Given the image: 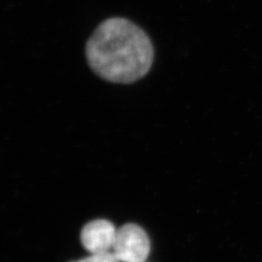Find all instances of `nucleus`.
<instances>
[{
  "label": "nucleus",
  "instance_id": "20e7f679",
  "mask_svg": "<svg viewBox=\"0 0 262 262\" xmlns=\"http://www.w3.org/2000/svg\"><path fill=\"white\" fill-rule=\"evenodd\" d=\"M77 262H121L113 252L102 253H92L90 256Z\"/></svg>",
  "mask_w": 262,
  "mask_h": 262
},
{
  "label": "nucleus",
  "instance_id": "f257e3e1",
  "mask_svg": "<svg viewBox=\"0 0 262 262\" xmlns=\"http://www.w3.org/2000/svg\"><path fill=\"white\" fill-rule=\"evenodd\" d=\"M86 58L98 76L113 83L129 84L146 75L154 61L150 38L128 19L102 23L89 39Z\"/></svg>",
  "mask_w": 262,
  "mask_h": 262
},
{
  "label": "nucleus",
  "instance_id": "f03ea898",
  "mask_svg": "<svg viewBox=\"0 0 262 262\" xmlns=\"http://www.w3.org/2000/svg\"><path fill=\"white\" fill-rule=\"evenodd\" d=\"M150 248V240L145 230L130 224L117 230L112 252L121 262H145Z\"/></svg>",
  "mask_w": 262,
  "mask_h": 262
},
{
  "label": "nucleus",
  "instance_id": "7ed1b4c3",
  "mask_svg": "<svg viewBox=\"0 0 262 262\" xmlns=\"http://www.w3.org/2000/svg\"><path fill=\"white\" fill-rule=\"evenodd\" d=\"M117 229L106 220H96L84 225L81 233V242L91 253L112 252Z\"/></svg>",
  "mask_w": 262,
  "mask_h": 262
}]
</instances>
